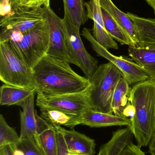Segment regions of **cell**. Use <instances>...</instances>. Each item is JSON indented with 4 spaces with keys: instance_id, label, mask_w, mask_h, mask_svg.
<instances>
[{
    "instance_id": "35",
    "label": "cell",
    "mask_w": 155,
    "mask_h": 155,
    "mask_svg": "<svg viewBox=\"0 0 155 155\" xmlns=\"http://www.w3.org/2000/svg\"><path fill=\"white\" fill-rule=\"evenodd\" d=\"M18 1V0H12V4H11L12 6H13V5H14L16 4Z\"/></svg>"
},
{
    "instance_id": "9",
    "label": "cell",
    "mask_w": 155,
    "mask_h": 155,
    "mask_svg": "<svg viewBox=\"0 0 155 155\" xmlns=\"http://www.w3.org/2000/svg\"><path fill=\"white\" fill-rule=\"evenodd\" d=\"M87 89L78 93L60 95L46 94L37 92L36 105H42L80 114L90 108Z\"/></svg>"
},
{
    "instance_id": "18",
    "label": "cell",
    "mask_w": 155,
    "mask_h": 155,
    "mask_svg": "<svg viewBox=\"0 0 155 155\" xmlns=\"http://www.w3.org/2000/svg\"><path fill=\"white\" fill-rule=\"evenodd\" d=\"M133 134L129 127L113 133L111 139L100 147L97 155H119L124 148L132 142Z\"/></svg>"
},
{
    "instance_id": "13",
    "label": "cell",
    "mask_w": 155,
    "mask_h": 155,
    "mask_svg": "<svg viewBox=\"0 0 155 155\" xmlns=\"http://www.w3.org/2000/svg\"><path fill=\"white\" fill-rule=\"evenodd\" d=\"M80 124L90 127L131 125V120L127 117L101 113L91 108H87L80 114Z\"/></svg>"
},
{
    "instance_id": "1",
    "label": "cell",
    "mask_w": 155,
    "mask_h": 155,
    "mask_svg": "<svg viewBox=\"0 0 155 155\" xmlns=\"http://www.w3.org/2000/svg\"><path fill=\"white\" fill-rule=\"evenodd\" d=\"M37 92L60 95L82 92L90 85L64 60L45 54L33 68Z\"/></svg>"
},
{
    "instance_id": "29",
    "label": "cell",
    "mask_w": 155,
    "mask_h": 155,
    "mask_svg": "<svg viewBox=\"0 0 155 155\" xmlns=\"http://www.w3.org/2000/svg\"><path fill=\"white\" fill-rule=\"evenodd\" d=\"M57 155H75L70 153L67 149L63 136L62 133L57 131Z\"/></svg>"
},
{
    "instance_id": "31",
    "label": "cell",
    "mask_w": 155,
    "mask_h": 155,
    "mask_svg": "<svg viewBox=\"0 0 155 155\" xmlns=\"http://www.w3.org/2000/svg\"><path fill=\"white\" fill-rule=\"evenodd\" d=\"M149 153L151 155H155V130L149 144Z\"/></svg>"
},
{
    "instance_id": "15",
    "label": "cell",
    "mask_w": 155,
    "mask_h": 155,
    "mask_svg": "<svg viewBox=\"0 0 155 155\" xmlns=\"http://www.w3.org/2000/svg\"><path fill=\"white\" fill-rule=\"evenodd\" d=\"M100 4L101 8L105 10L127 34L134 46H138L140 43L139 34L127 13L119 10L112 0H100Z\"/></svg>"
},
{
    "instance_id": "25",
    "label": "cell",
    "mask_w": 155,
    "mask_h": 155,
    "mask_svg": "<svg viewBox=\"0 0 155 155\" xmlns=\"http://www.w3.org/2000/svg\"><path fill=\"white\" fill-rule=\"evenodd\" d=\"M20 137L14 128L6 123L2 114L0 115V148L6 146H15L18 147L20 143Z\"/></svg>"
},
{
    "instance_id": "33",
    "label": "cell",
    "mask_w": 155,
    "mask_h": 155,
    "mask_svg": "<svg viewBox=\"0 0 155 155\" xmlns=\"http://www.w3.org/2000/svg\"><path fill=\"white\" fill-rule=\"evenodd\" d=\"M12 0H0L1 6L11 5L12 4Z\"/></svg>"
},
{
    "instance_id": "20",
    "label": "cell",
    "mask_w": 155,
    "mask_h": 155,
    "mask_svg": "<svg viewBox=\"0 0 155 155\" xmlns=\"http://www.w3.org/2000/svg\"><path fill=\"white\" fill-rule=\"evenodd\" d=\"M64 13L66 14L75 28L80 31L81 26L88 20L84 0H62Z\"/></svg>"
},
{
    "instance_id": "32",
    "label": "cell",
    "mask_w": 155,
    "mask_h": 155,
    "mask_svg": "<svg viewBox=\"0 0 155 155\" xmlns=\"http://www.w3.org/2000/svg\"><path fill=\"white\" fill-rule=\"evenodd\" d=\"M146 1L150 5V6L153 8L155 15V0H146Z\"/></svg>"
},
{
    "instance_id": "24",
    "label": "cell",
    "mask_w": 155,
    "mask_h": 155,
    "mask_svg": "<svg viewBox=\"0 0 155 155\" xmlns=\"http://www.w3.org/2000/svg\"><path fill=\"white\" fill-rule=\"evenodd\" d=\"M40 144L46 155H57V132L51 126L38 135Z\"/></svg>"
},
{
    "instance_id": "8",
    "label": "cell",
    "mask_w": 155,
    "mask_h": 155,
    "mask_svg": "<svg viewBox=\"0 0 155 155\" xmlns=\"http://www.w3.org/2000/svg\"><path fill=\"white\" fill-rule=\"evenodd\" d=\"M82 35L91 43L93 50L99 56L107 59L121 71L129 84H136L150 78L148 74L132 59L113 55L99 44L88 28L83 29Z\"/></svg>"
},
{
    "instance_id": "7",
    "label": "cell",
    "mask_w": 155,
    "mask_h": 155,
    "mask_svg": "<svg viewBox=\"0 0 155 155\" xmlns=\"http://www.w3.org/2000/svg\"><path fill=\"white\" fill-rule=\"evenodd\" d=\"M62 24L73 64L79 67L90 80L98 68V61L86 51L80 36V31L75 28L66 14L64 13L62 19Z\"/></svg>"
},
{
    "instance_id": "2",
    "label": "cell",
    "mask_w": 155,
    "mask_h": 155,
    "mask_svg": "<svg viewBox=\"0 0 155 155\" xmlns=\"http://www.w3.org/2000/svg\"><path fill=\"white\" fill-rule=\"evenodd\" d=\"M128 101L134 111L130 118L131 128L137 145H149L155 130V80L136 83L131 90Z\"/></svg>"
},
{
    "instance_id": "26",
    "label": "cell",
    "mask_w": 155,
    "mask_h": 155,
    "mask_svg": "<svg viewBox=\"0 0 155 155\" xmlns=\"http://www.w3.org/2000/svg\"><path fill=\"white\" fill-rule=\"evenodd\" d=\"M20 139L18 148L21 149L25 155H46L40 144L38 136H29Z\"/></svg>"
},
{
    "instance_id": "17",
    "label": "cell",
    "mask_w": 155,
    "mask_h": 155,
    "mask_svg": "<svg viewBox=\"0 0 155 155\" xmlns=\"http://www.w3.org/2000/svg\"><path fill=\"white\" fill-rule=\"evenodd\" d=\"M41 111V116L54 126L63 125L74 129L80 124V114H72L61 109L46 106L37 105Z\"/></svg>"
},
{
    "instance_id": "5",
    "label": "cell",
    "mask_w": 155,
    "mask_h": 155,
    "mask_svg": "<svg viewBox=\"0 0 155 155\" xmlns=\"http://www.w3.org/2000/svg\"><path fill=\"white\" fill-rule=\"evenodd\" d=\"M49 41V28L46 21L43 25L24 33L19 41H6L9 42L27 65L33 69L46 54Z\"/></svg>"
},
{
    "instance_id": "11",
    "label": "cell",
    "mask_w": 155,
    "mask_h": 155,
    "mask_svg": "<svg viewBox=\"0 0 155 155\" xmlns=\"http://www.w3.org/2000/svg\"><path fill=\"white\" fill-rule=\"evenodd\" d=\"M85 5L88 19L93 21V35L94 39L107 50L118 49L117 43L105 28L100 0H90L86 2Z\"/></svg>"
},
{
    "instance_id": "22",
    "label": "cell",
    "mask_w": 155,
    "mask_h": 155,
    "mask_svg": "<svg viewBox=\"0 0 155 155\" xmlns=\"http://www.w3.org/2000/svg\"><path fill=\"white\" fill-rule=\"evenodd\" d=\"M129 83L122 77L116 85L112 99V107L115 115L124 116L123 111L127 105L131 90Z\"/></svg>"
},
{
    "instance_id": "4",
    "label": "cell",
    "mask_w": 155,
    "mask_h": 155,
    "mask_svg": "<svg viewBox=\"0 0 155 155\" xmlns=\"http://www.w3.org/2000/svg\"><path fill=\"white\" fill-rule=\"evenodd\" d=\"M0 80L5 84L37 89L33 69L7 41L0 42Z\"/></svg>"
},
{
    "instance_id": "21",
    "label": "cell",
    "mask_w": 155,
    "mask_h": 155,
    "mask_svg": "<svg viewBox=\"0 0 155 155\" xmlns=\"http://www.w3.org/2000/svg\"><path fill=\"white\" fill-rule=\"evenodd\" d=\"M127 15L139 34L140 43H155V19L139 17L129 12Z\"/></svg>"
},
{
    "instance_id": "23",
    "label": "cell",
    "mask_w": 155,
    "mask_h": 155,
    "mask_svg": "<svg viewBox=\"0 0 155 155\" xmlns=\"http://www.w3.org/2000/svg\"><path fill=\"white\" fill-rule=\"evenodd\" d=\"M102 15L105 28L107 32L122 45H133V43L122 27L114 21L111 15L102 8Z\"/></svg>"
},
{
    "instance_id": "10",
    "label": "cell",
    "mask_w": 155,
    "mask_h": 155,
    "mask_svg": "<svg viewBox=\"0 0 155 155\" xmlns=\"http://www.w3.org/2000/svg\"><path fill=\"white\" fill-rule=\"evenodd\" d=\"M46 20L49 31V47L46 54L73 64L63 29L62 19L50 6L46 9Z\"/></svg>"
},
{
    "instance_id": "19",
    "label": "cell",
    "mask_w": 155,
    "mask_h": 155,
    "mask_svg": "<svg viewBox=\"0 0 155 155\" xmlns=\"http://www.w3.org/2000/svg\"><path fill=\"white\" fill-rule=\"evenodd\" d=\"M35 93H37V89L22 88L5 84L0 87V105L19 106Z\"/></svg>"
},
{
    "instance_id": "30",
    "label": "cell",
    "mask_w": 155,
    "mask_h": 155,
    "mask_svg": "<svg viewBox=\"0 0 155 155\" xmlns=\"http://www.w3.org/2000/svg\"><path fill=\"white\" fill-rule=\"evenodd\" d=\"M15 146H6L0 148V155H13V152L16 148Z\"/></svg>"
},
{
    "instance_id": "28",
    "label": "cell",
    "mask_w": 155,
    "mask_h": 155,
    "mask_svg": "<svg viewBox=\"0 0 155 155\" xmlns=\"http://www.w3.org/2000/svg\"><path fill=\"white\" fill-rule=\"evenodd\" d=\"M50 0H18L16 4L30 7L45 6L48 7L50 6Z\"/></svg>"
},
{
    "instance_id": "3",
    "label": "cell",
    "mask_w": 155,
    "mask_h": 155,
    "mask_svg": "<svg viewBox=\"0 0 155 155\" xmlns=\"http://www.w3.org/2000/svg\"><path fill=\"white\" fill-rule=\"evenodd\" d=\"M123 74L109 62L98 66L87 87L90 108L101 113L113 114L112 99L117 83Z\"/></svg>"
},
{
    "instance_id": "27",
    "label": "cell",
    "mask_w": 155,
    "mask_h": 155,
    "mask_svg": "<svg viewBox=\"0 0 155 155\" xmlns=\"http://www.w3.org/2000/svg\"><path fill=\"white\" fill-rule=\"evenodd\" d=\"M141 148L132 141L123 149L119 155H146Z\"/></svg>"
},
{
    "instance_id": "16",
    "label": "cell",
    "mask_w": 155,
    "mask_h": 155,
    "mask_svg": "<svg viewBox=\"0 0 155 155\" xmlns=\"http://www.w3.org/2000/svg\"><path fill=\"white\" fill-rule=\"evenodd\" d=\"M37 93H34L29 98L22 103L19 106L22 108L20 111L21 132L20 138L26 136L38 135L37 113L35 109V97Z\"/></svg>"
},
{
    "instance_id": "34",
    "label": "cell",
    "mask_w": 155,
    "mask_h": 155,
    "mask_svg": "<svg viewBox=\"0 0 155 155\" xmlns=\"http://www.w3.org/2000/svg\"><path fill=\"white\" fill-rule=\"evenodd\" d=\"M13 155H25V154L21 149L17 148L14 151Z\"/></svg>"
},
{
    "instance_id": "14",
    "label": "cell",
    "mask_w": 155,
    "mask_h": 155,
    "mask_svg": "<svg viewBox=\"0 0 155 155\" xmlns=\"http://www.w3.org/2000/svg\"><path fill=\"white\" fill-rule=\"evenodd\" d=\"M128 53L150 78L155 80V43H140L137 46L130 45Z\"/></svg>"
},
{
    "instance_id": "12",
    "label": "cell",
    "mask_w": 155,
    "mask_h": 155,
    "mask_svg": "<svg viewBox=\"0 0 155 155\" xmlns=\"http://www.w3.org/2000/svg\"><path fill=\"white\" fill-rule=\"evenodd\" d=\"M54 127L56 131L62 133L70 153L75 155H94L95 153L96 144L94 139L74 129L69 130L61 126Z\"/></svg>"
},
{
    "instance_id": "6",
    "label": "cell",
    "mask_w": 155,
    "mask_h": 155,
    "mask_svg": "<svg viewBox=\"0 0 155 155\" xmlns=\"http://www.w3.org/2000/svg\"><path fill=\"white\" fill-rule=\"evenodd\" d=\"M10 15L1 17V34L17 31L25 33L46 22L45 6H30L15 4Z\"/></svg>"
}]
</instances>
